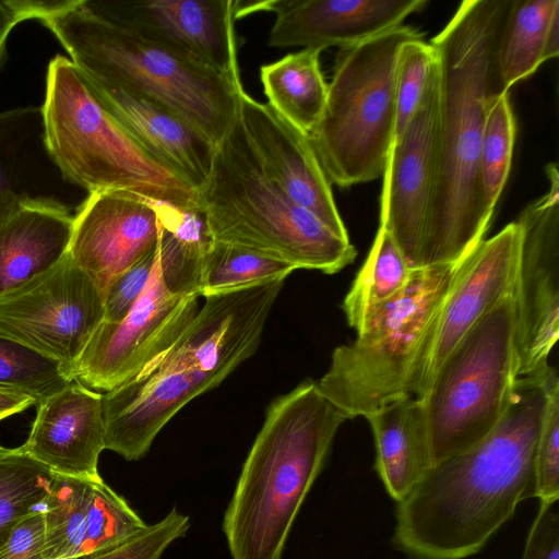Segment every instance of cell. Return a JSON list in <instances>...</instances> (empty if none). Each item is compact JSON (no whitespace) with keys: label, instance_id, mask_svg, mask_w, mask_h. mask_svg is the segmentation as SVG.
<instances>
[{"label":"cell","instance_id":"6da1fadb","mask_svg":"<svg viewBox=\"0 0 559 559\" xmlns=\"http://www.w3.org/2000/svg\"><path fill=\"white\" fill-rule=\"evenodd\" d=\"M555 367L519 377L498 425L480 441L431 466L396 503L394 545L412 559H465L480 551L535 498V450Z\"/></svg>","mask_w":559,"mask_h":559},{"label":"cell","instance_id":"7a4b0ae2","mask_svg":"<svg viewBox=\"0 0 559 559\" xmlns=\"http://www.w3.org/2000/svg\"><path fill=\"white\" fill-rule=\"evenodd\" d=\"M512 0H465L430 44L440 80L436 177L420 267L454 263L484 239L492 213L479 173L484 124L507 92L497 47Z\"/></svg>","mask_w":559,"mask_h":559},{"label":"cell","instance_id":"3957f363","mask_svg":"<svg viewBox=\"0 0 559 559\" xmlns=\"http://www.w3.org/2000/svg\"><path fill=\"white\" fill-rule=\"evenodd\" d=\"M285 280L205 297L177 341L129 382L103 393L105 450L127 461L148 452L191 400L221 384L258 349Z\"/></svg>","mask_w":559,"mask_h":559},{"label":"cell","instance_id":"277c9868","mask_svg":"<svg viewBox=\"0 0 559 559\" xmlns=\"http://www.w3.org/2000/svg\"><path fill=\"white\" fill-rule=\"evenodd\" d=\"M345 420L311 379L271 402L224 514L231 559L282 558Z\"/></svg>","mask_w":559,"mask_h":559},{"label":"cell","instance_id":"5b68a950","mask_svg":"<svg viewBox=\"0 0 559 559\" xmlns=\"http://www.w3.org/2000/svg\"><path fill=\"white\" fill-rule=\"evenodd\" d=\"M39 21L90 81L118 86L166 107L214 146L238 117L241 80L114 24L84 0H61Z\"/></svg>","mask_w":559,"mask_h":559},{"label":"cell","instance_id":"8992f818","mask_svg":"<svg viewBox=\"0 0 559 559\" xmlns=\"http://www.w3.org/2000/svg\"><path fill=\"white\" fill-rule=\"evenodd\" d=\"M198 209L212 239L292 265L335 274L357 251L264 174L239 115L215 146Z\"/></svg>","mask_w":559,"mask_h":559},{"label":"cell","instance_id":"52a82bcc","mask_svg":"<svg viewBox=\"0 0 559 559\" xmlns=\"http://www.w3.org/2000/svg\"><path fill=\"white\" fill-rule=\"evenodd\" d=\"M41 111L52 158L88 194L123 190L164 207L198 210L197 191L136 144L64 56L49 62Z\"/></svg>","mask_w":559,"mask_h":559},{"label":"cell","instance_id":"ba28073f","mask_svg":"<svg viewBox=\"0 0 559 559\" xmlns=\"http://www.w3.org/2000/svg\"><path fill=\"white\" fill-rule=\"evenodd\" d=\"M423 38L399 25L338 48L322 114L309 140L331 185L381 178L394 140L395 76L401 47Z\"/></svg>","mask_w":559,"mask_h":559},{"label":"cell","instance_id":"9c48e42d","mask_svg":"<svg viewBox=\"0 0 559 559\" xmlns=\"http://www.w3.org/2000/svg\"><path fill=\"white\" fill-rule=\"evenodd\" d=\"M467 257L454 263L413 269L404 292L374 310L354 341L333 350L330 366L317 384L347 419L366 417L399 397L412 395V376L420 349Z\"/></svg>","mask_w":559,"mask_h":559},{"label":"cell","instance_id":"30bf717a","mask_svg":"<svg viewBox=\"0 0 559 559\" xmlns=\"http://www.w3.org/2000/svg\"><path fill=\"white\" fill-rule=\"evenodd\" d=\"M512 293L462 338L424 396L430 467L485 438L512 400L518 376Z\"/></svg>","mask_w":559,"mask_h":559},{"label":"cell","instance_id":"8fae6325","mask_svg":"<svg viewBox=\"0 0 559 559\" xmlns=\"http://www.w3.org/2000/svg\"><path fill=\"white\" fill-rule=\"evenodd\" d=\"M104 313L103 292L67 253L51 269L0 295V335L56 361L72 380Z\"/></svg>","mask_w":559,"mask_h":559},{"label":"cell","instance_id":"7c38bea8","mask_svg":"<svg viewBox=\"0 0 559 559\" xmlns=\"http://www.w3.org/2000/svg\"><path fill=\"white\" fill-rule=\"evenodd\" d=\"M548 188L515 221L521 246L514 287L518 376L545 372L559 336V173L546 166Z\"/></svg>","mask_w":559,"mask_h":559},{"label":"cell","instance_id":"4fadbf2b","mask_svg":"<svg viewBox=\"0 0 559 559\" xmlns=\"http://www.w3.org/2000/svg\"><path fill=\"white\" fill-rule=\"evenodd\" d=\"M199 298L170 292L156 258L140 298L121 321L100 323L73 367L72 380L104 393L129 382L193 321L200 309Z\"/></svg>","mask_w":559,"mask_h":559},{"label":"cell","instance_id":"5bb4252c","mask_svg":"<svg viewBox=\"0 0 559 559\" xmlns=\"http://www.w3.org/2000/svg\"><path fill=\"white\" fill-rule=\"evenodd\" d=\"M439 68L436 62L423 98L393 140L382 175L380 225L394 238L412 269L420 267L436 177L439 126Z\"/></svg>","mask_w":559,"mask_h":559},{"label":"cell","instance_id":"9a60e30c","mask_svg":"<svg viewBox=\"0 0 559 559\" xmlns=\"http://www.w3.org/2000/svg\"><path fill=\"white\" fill-rule=\"evenodd\" d=\"M520 246L521 231L514 221L489 239H483L467 257L418 355L411 382L413 396L425 395L449 354L513 292Z\"/></svg>","mask_w":559,"mask_h":559},{"label":"cell","instance_id":"2e32d148","mask_svg":"<svg viewBox=\"0 0 559 559\" xmlns=\"http://www.w3.org/2000/svg\"><path fill=\"white\" fill-rule=\"evenodd\" d=\"M100 17L240 80L234 0H84Z\"/></svg>","mask_w":559,"mask_h":559},{"label":"cell","instance_id":"e0dca14e","mask_svg":"<svg viewBox=\"0 0 559 559\" xmlns=\"http://www.w3.org/2000/svg\"><path fill=\"white\" fill-rule=\"evenodd\" d=\"M169 210L129 191L90 193L74 214L68 254L105 294L157 247Z\"/></svg>","mask_w":559,"mask_h":559},{"label":"cell","instance_id":"ac0fdd59","mask_svg":"<svg viewBox=\"0 0 559 559\" xmlns=\"http://www.w3.org/2000/svg\"><path fill=\"white\" fill-rule=\"evenodd\" d=\"M426 0H266L238 1L236 19L266 11L275 15L267 45L323 51L364 41L402 25Z\"/></svg>","mask_w":559,"mask_h":559},{"label":"cell","instance_id":"d6986e66","mask_svg":"<svg viewBox=\"0 0 559 559\" xmlns=\"http://www.w3.org/2000/svg\"><path fill=\"white\" fill-rule=\"evenodd\" d=\"M46 559H80L117 546L147 524L104 480L55 474L44 507Z\"/></svg>","mask_w":559,"mask_h":559},{"label":"cell","instance_id":"ffe728a7","mask_svg":"<svg viewBox=\"0 0 559 559\" xmlns=\"http://www.w3.org/2000/svg\"><path fill=\"white\" fill-rule=\"evenodd\" d=\"M238 115L264 174L296 204L340 236L348 237L328 180L305 134L267 103L238 94Z\"/></svg>","mask_w":559,"mask_h":559},{"label":"cell","instance_id":"44dd1931","mask_svg":"<svg viewBox=\"0 0 559 559\" xmlns=\"http://www.w3.org/2000/svg\"><path fill=\"white\" fill-rule=\"evenodd\" d=\"M87 195L52 158L41 107L0 112V223L26 206H50L74 215Z\"/></svg>","mask_w":559,"mask_h":559},{"label":"cell","instance_id":"7402d4cb","mask_svg":"<svg viewBox=\"0 0 559 559\" xmlns=\"http://www.w3.org/2000/svg\"><path fill=\"white\" fill-rule=\"evenodd\" d=\"M36 406L22 450L55 474L100 479L98 460L105 450L103 393L72 381Z\"/></svg>","mask_w":559,"mask_h":559},{"label":"cell","instance_id":"603a6c76","mask_svg":"<svg viewBox=\"0 0 559 559\" xmlns=\"http://www.w3.org/2000/svg\"><path fill=\"white\" fill-rule=\"evenodd\" d=\"M87 81L110 115L146 154L195 191L204 185L215 150L206 138L141 94Z\"/></svg>","mask_w":559,"mask_h":559},{"label":"cell","instance_id":"cb8c5ba5","mask_svg":"<svg viewBox=\"0 0 559 559\" xmlns=\"http://www.w3.org/2000/svg\"><path fill=\"white\" fill-rule=\"evenodd\" d=\"M74 215L26 206L0 223V295L59 263L68 253Z\"/></svg>","mask_w":559,"mask_h":559},{"label":"cell","instance_id":"d4e9b609","mask_svg":"<svg viewBox=\"0 0 559 559\" xmlns=\"http://www.w3.org/2000/svg\"><path fill=\"white\" fill-rule=\"evenodd\" d=\"M365 418L374 440L377 473L389 496L397 503L430 468L419 402L413 395H405Z\"/></svg>","mask_w":559,"mask_h":559},{"label":"cell","instance_id":"484cf974","mask_svg":"<svg viewBox=\"0 0 559 559\" xmlns=\"http://www.w3.org/2000/svg\"><path fill=\"white\" fill-rule=\"evenodd\" d=\"M559 55V0H512L497 47L503 88L528 78Z\"/></svg>","mask_w":559,"mask_h":559},{"label":"cell","instance_id":"4316f807","mask_svg":"<svg viewBox=\"0 0 559 559\" xmlns=\"http://www.w3.org/2000/svg\"><path fill=\"white\" fill-rule=\"evenodd\" d=\"M321 52L302 48L260 68L267 104L308 135L322 114L328 93V83L320 68Z\"/></svg>","mask_w":559,"mask_h":559},{"label":"cell","instance_id":"83f0119b","mask_svg":"<svg viewBox=\"0 0 559 559\" xmlns=\"http://www.w3.org/2000/svg\"><path fill=\"white\" fill-rule=\"evenodd\" d=\"M412 272L392 235L379 226L369 254L342 304L348 325L357 332L374 310L404 292Z\"/></svg>","mask_w":559,"mask_h":559},{"label":"cell","instance_id":"f1b7e54d","mask_svg":"<svg viewBox=\"0 0 559 559\" xmlns=\"http://www.w3.org/2000/svg\"><path fill=\"white\" fill-rule=\"evenodd\" d=\"M213 239L200 210H169L157 246L160 276L176 294L201 297L206 254Z\"/></svg>","mask_w":559,"mask_h":559},{"label":"cell","instance_id":"f546056e","mask_svg":"<svg viewBox=\"0 0 559 559\" xmlns=\"http://www.w3.org/2000/svg\"><path fill=\"white\" fill-rule=\"evenodd\" d=\"M53 477L21 447L0 445V546L23 519L44 510Z\"/></svg>","mask_w":559,"mask_h":559},{"label":"cell","instance_id":"4dcf8cb0","mask_svg":"<svg viewBox=\"0 0 559 559\" xmlns=\"http://www.w3.org/2000/svg\"><path fill=\"white\" fill-rule=\"evenodd\" d=\"M294 271L283 261L213 239L205 259L200 295L205 298L273 280H286Z\"/></svg>","mask_w":559,"mask_h":559},{"label":"cell","instance_id":"1f68e13d","mask_svg":"<svg viewBox=\"0 0 559 559\" xmlns=\"http://www.w3.org/2000/svg\"><path fill=\"white\" fill-rule=\"evenodd\" d=\"M515 142V119L509 93L491 104L484 124L479 173L486 207L493 214L508 180Z\"/></svg>","mask_w":559,"mask_h":559},{"label":"cell","instance_id":"d6a6232c","mask_svg":"<svg viewBox=\"0 0 559 559\" xmlns=\"http://www.w3.org/2000/svg\"><path fill=\"white\" fill-rule=\"evenodd\" d=\"M71 382L56 361L0 335V386L24 392L37 404Z\"/></svg>","mask_w":559,"mask_h":559},{"label":"cell","instance_id":"836d02e7","mask_svg":"<svg viewBox=\"0 0 559 559\" xmlns=\"http://www.w3.org/2000/svg\"><path fill=\"white\" fill-rule=\"evenodd\" d=\"M435 62V49L423 38L408 40L401 47L395 76L394 139L403 132L418 108Z\"/></svg>","mask_w":559,"mask_h":559},{"label":"cell","instance_id":"e575fe53","mask_svg":"<svg viewBox=\"0 0 559 559\" xmlns=\"http://www.w3.org/2000/svg\"><path fill=\"white\" fill-rule=\"evenodd\" d=\"M189 527V516L173 508L160 521L123 543L80 559H162L175 540L186 536Z\"/></svg>","mask_w":559,"mask_h":559},{"label":"cell","instance_id":"d590c367","mask_svg":"<svg viewBox=\"0 0 559 559\" xmlns=\"http://www.w3.org/2000/svg\"><path fill=\"white\" fill-rule=\"evenodd\" d=\"M535 498L559 501V381L550 392L540 427L534 460Z\"/></svg>","mask_w":559,"mask_h":559},{"label":"cell","instance_id":"8d00e7d4","mask_svg":"<svg viewBox=\"0 0 559 559\" xmlns=\"http://www.w3.org/2000/svg\"><path fill=\"white\" fill-rule=\"evenodd\" d=\"M157 258V247L139 262L118 275L104 294V321H121L140 298L151 277Z\"/></svg>","mask_w":559,"mask_h":559},{"label":"cell","instance_id":"74e56055","mask_svg":"<svg viewBox=\"0 0 559 559\" xmlns=\"http://www.w3.org/2000/svg\"><path fill=\"white\" fill-rule=\"evenodd\" d=\"M521 559H559V507L539 502Z\"/></svg>","mask_w":559,"mask_h":559},{"label":"cell","instance_id":"f35d334b","mask_svg":"<svg viewBox=\"0 0 559 559\" xmlns=\"http://www.w3.org/2000/svg\"><path fill=\"white\" fill-rule=\"evenodd\" d=\"M0 559H46L44 510L23 519L0 546Z\"/></svg>","mask_w":559,"mask_h":559},{"label":"cell","instance_id":"ab89813d","mask_svg":"<svg viewBox=\"0 0 559 559\" xmlns=\"http://www.w3.org/2000/svg\"><path fill=\"white\" fill-rule=\"evenodd\" d=\"M45 1L0 0V64L5 53V44L12 28L28 19H39Z\"/></svg>","mask_w":559,"mask_h":559},{"label":"cell","instance_id":"60d3db41","mask_svg":"<svg viewBox=\"0 0 559 559\" xmlns=\"http://www.w3.org/2000/svg\"><path fill=\"white\" fill-rule=\"evenodd\" d=\"M34 405H36V401L31 395L14 389L0 386V420Z\"/></svg>","mask_w":559,"mask_h":559}]
</instances>
